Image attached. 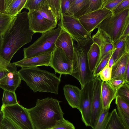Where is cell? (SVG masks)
Masks as SVG:
<instances>
[{
    "mask_svg": "<svg viewBox=\"0 0 129 129\" xmlns=\"http://www.w3.org/2000/svg\"><path fill=\"white\" fill-rule=\"evenodd\" d=\"M129 53L123 55L114 64L112 68L111 79H121L125 80V73L128 62Z\"/></svg>",
    "mask_w": 129,
    "mask_h": 129,
    "instance_id": "obj_20",
    "label": "cell"
},
{
    "mask_svg": "<svg viewBox=\"0 0 129 129\" xmlns=\"http://www.w3.org/2000/svg\"><path fill=\"white\" fill-rule=\"evenodd\" d=\"M129 25V8L120 13L111 15L103 20L96 27L103 30L114 44L122 36Z\"/></svg>",
    "mask_w": 129,
    "mask_h": 129,
    "instance_id": "obj_6",
    "label": "cell"
},
{
    "mask_svg": "<svg viewBox=\"0 0 129 129\" xmlns=\"http://www.w3.org/2000/svg\"><path fill=\"white\" fill-rule=\"evenodd\" d=\"M100 54V48L96 43H93L87 53V58L89 69L93 73L99 59Z\"/></svg>",
    "mask_w": 129,
    "mask_h": 129,
    "instance_id": "obj_24",
    "label": "cell"
},
{
    "mask_svg": "<svg viewBox=\"0 0 129 129\" xmlns=\"http://www.w3.org/2000/svg\"><path fill=\"white\" fill-rule=\"evenodd\" d=\"M47 4L57 21L62 15L60 0H47Z\"/></svg>",
    "mask_w": 129,
    "mask_h": 129,
    "instance_id": "obj_27",
    "label": "cell"
},
{
    "mask_svg": "<svg viewBox=\"0 0 129 129\" xmlns=\"http://www.w3.org/2000/svg\"><path fill=\"white\" fill-rule=\"evenodd\" d=\"M129 103V82H125L117 91V95Z\"/></svg>",
    "mask_w": 129,
    "mask_h": 129,
    "instance_id": "obj_34",
    "label": "cell"
},
{
    "mask_svg": "<svg viewBox=\"0 0 129 129\" xmlns=\"http://www.w3.org/2000/svg\"><path fill=\"white\" fill-rule=\"evenodd\" d=\"M28 16L30 29L35 33H44L54 29L57 24L43 17L37 11H29Z\"/></svg>",
    "mask_w": 129,
    "mask_h": 129,
    "instance_id": "obj_13",
    "label": "cell"
},
{
    "mask_svg": "<svg viewBox=\"0 0 129 129\" xmlns=\"http://www.w3.org/2000/svg\"><path fill=\"white\" fill-rule=\"evenodd\" d=\"M2 36V35H0V50L1 47L3 43V39Z\"/></svg>",
    "mask_w": 129,
    "mask_h": 129,
    "instance_id": "obj_50",
    "label": "cell"
},
{
    "mask_svg": "<svg viewBox=\"0 0 129 129\" xmlns=\"http://www.w3.org/2000/svg\"><path fill=\"white\" fill-rule=\"evenodd\" d=\"M128 8H129V0H123L112 11V14H117Z\"/></svg>",
    "mask_w": 129,
    "mask_h": 129,
    "instance_id": "obj_39",
    "label": "cell"
},
{
    "mask_svg": "<svg viewBox=\"0 0 129 129\" xmlns=\"http://www.w3.org/2000/svg\"><path fill=\"white\" fill-rule=\"evenodd\" d=\"M21 80L18 71L10 72L0 80V87L4 90L15 92Z\"/></svg>",
    "mask_w": 129,
    "mask_h": 129,
    "instance_id": "obj_18",
    "label": "cell"
},
{
    "mask_svg": "<svg viewBox=\"0 0 129 129\" xmlns=\"http://www.w3.org/2000/svg\"><path fill=\"white\" fill-rule=\"evenodd\" d=\"M92 39L93 43L96 44L100 49V56L96 68L102 58L114 50V44L108 35L99 28L96 33L92 35Z\"/></svg>",
    "mask_w": 129,
    "mask_h": 129,
    "instance_id": "obj_14",
    "label": "cell"
},
{
    "mask_svg": "<svg viewBox=\"0 0 129 129\" xmlns=\"http://www.w3.org/2000/svg\"><path fill=\"white\" fill-rule=\"evenodd\" d=\"M58 26L68 33L72 39L76 42L92 38V32L87 31L78 19L67 14L61 16Z\"/></svg>",
    "mask_w": 129,
    "mask_h": 129,
    "instance_id": "obj_8",
    "label": "cell"
},
{
    "mask_svg": "<svg viewBox=\"0 0 129 129\" xmlns=\"http://www.w3.org/2000/svg\"><path fill=\"white\" fill-rule=\"evenodd\" d=\"M77 42L73 40L74 53L71 75L78 80L82 88L95 78L90 70L87 58V53L93 42L91 38Z\"/></svg>",
    "mask_w": 129,
    "mask_h": 129,
    "instance_id": "obj_4",
    "label": "cell"
},
{
    "mask_svg": "<svg viewBox=\"0 0 129 129\" xmlns=\"http://www.w3.org/2000/svg\"><path fill=\"white\" fill-rule=\"evenodd\" d=\"M114 50L105 56L101 59L93 73L94 77H97L99 73L106 66L113 54Z\"/></svg>",
    "mask_w": 129,
    "mask_h": 129,
    "instance_id": "obj_32",
    "label": "cell"
},
{
    "mask_svg": "<svg viewBox=\"0 0 129 129\" xmlns=\"http://www.w3.org/2000/svg\"><path fill=\"white\" fill-rule=\"evenodd\" d=\"M110 114L109 110H103L94 129H105L110 118Z\"/></svg>",
    "mask_w": 129,
    "mask_h": 129,
    "instance_id": "obj_28",
    "label": "cell"
},
{
    "mask_svg": "<svg viewBox=\"0 0 129 129\" xmlns=\"http://www.w3.org/2000/svg\"><path fill=\"white\" fill-rule=\"evenodd\" d=\"M10 72L7 69L5 68H0V80L6 76Z\"/></svg>",
    "mask_w": 129,
    "mask_h": 129,
    "instance_id": "obj_45",
    "label": "cell"
},
{
    "mask_svg": "<svg viewBox=\"0 0 129 129\" xmlns=\"http://www.w3.org/2000/svg\"><path fill=\"white\" fill-rule=\"evenodd\" d=\"M106 82L112 89L117 91L126 82L125 80L121 79H111Z\"/></svg>",
    "mask_w": 129,
    "mask_h": 129,
    "instance_id": "obj_41",
    "label": "cell"
},
{
    "mask_svg": "<svg viewBox=\"0 0 129 129\" xmlns=\"http://www.w3.org/2000/svg\"><path fill=\"white\" fill-rule=\"evenodd\" d=\"M16 17L11 29L2 36L0 57L9 62L20 48L31 41L35 34L29 27L28 12H21Z\"/></svg>",
    "mask_w": 129,
    "mask_h": 129,
    "instance_id": "obj_1",
    "label": "cell"
},
{
    "mask_svg": "<svg viewBox=\"0 0 129 129\" xmlns=\"http://www.w3.org/2000/svg\"><path fill=\"white\" fill-rule=\"evenodd\" d=\"M71 1V0H60L62 15L67 14Z\"/></svg>",
    "mask_w": 129,
    "mask_h": 129,
    "instance_id": "obj_44",
    "label": "cell"
},
{
    "mask_svg": "<svg viewBox=\"0 0 129 129\" xmlns=\"http://www.w3.org/2000/svg\"><path fill=\"white\" fill-rule=\"evenodd\" d=\"M115 103L117 109L129 115V103L127 102L118 95H116Z\"/></svg>",
    "mask_w": 129,
    "mask_h": 129,
    "instance_id": "obj_33",
    "label": "cell"
},
{
    "mask_svg": "<svg viewBox=\"0 0 129 129\" xmlns=\"http://www.w3.org/2000/svg\"><path fill=\"white\" fill-rule=\"evenodd\" d=\"M112 13L109 10L101 9L84 15L78 19L87 31L92 32L98 25Z\"/></svg>",
    "mask_w": 129,
    "mask_h": 129,
    "instance_id": "obj_11",
    "label": "cell"
},
{
    "mask_svg": "<svg viewBox=\"0 0 129 129\" xmlns=\"http://www.w3.org/2000/svg\"><path fill=\"white\" fill-rule=\"evenodd\" d=\"M102 82L99 77H95L93 80L90 121V126L93 129L103 110L101 97Z\"/></svg>",
    "mask_w": 129,
    "mask_h": 129,
    "instance_id": "obj_10",
    "label": "cell"
},
{
    "mask_svg": "<svg viewBox=\"0 0 129 129\" xmlns=\"http://www.w3.org/2000/svg\"><path fill=\"white\" fill-rule=\"evenodd\" d=\"M55 44L57 47L60 49L69 59L72 60L74 53L73 39L68 33L62 30Z\"/></svg>",
    "mask_w": 129,
    "mask_h": 129,
    "instance_id": "obj_16",
    "label": "cell"
},
{
    "mask_svg": "<svg viewBox=\"0 0 129 129\" xmlns=\"http://www.w3.org/2000/svg\"><path fill=\"white\" fill-rule=\"evenodd\" d=\"M117 109V113L122 123L126 129H129V115Z\"/></svg>",
    "mask_w": 129,
    "mask_h": 129,
    "instance_id": "obj_40",
    "label": "cell"
},
{
    "mask_svg": "<svg viewBox=\"0 0 129 129\" xmlns=\"http://www.w3.org/2000/svg\"><path fill=\"white\" fill-rule=\"evenodd\" d=\"M21 79L34 92H50L58 94L60 77L38 67L21 68L18 71Z\"/></svg>",
    "mask_w": 129,
    "mask_h": 129,
    "instance_id": "obj_3",
    "label": "cell"
},
{
    "mask_svg": "<svg viewBox=\"0 0 129 129\" xmlns=\"http://www.w3.org/2000/svg\"><path fill=\"white\" fill-rule=\"evenodd\" d=\"M129 35V25L125 28L122 36Z\"/></svg>",
    "mask_w": 129,
    "mask_h": 129,
    "instance_id": "obj_48",
    "label": "cell"
},
{
    "mask_svg": "<svg viewBox=\"0 0 129 129\" xmlns=\"http://www.w3.org/2000/svg\"><path fill=\"white\" fill-rule=\"evenodd\" d=\"M93 80L87 83L81 88L79 110L83 122L86 126H90L91 105L93 91Z\"/></svg>",
    "mask_w": 129,
    "mask_h": 129,
    "instance_id": "obj_9",
    "label": "cell"
},
{
    "mask_svg": "<svg viewBox=\"0 0 129 129\" xmlns=\"http://www.w3.org/2000/svg\"><path fill=\"white\" fill-rule=\"evenodd\" d=\"M36 11L46 19L57 24L58 21L51 11L47 3L46 5L42 7L41 9Z\"/></svg>",
    "mask_w": 129,
    "mask_h": 129,
    "instance_id": "obj_31",
    "label": "cell"
},
{
    "mask_svg": "<svg viewBox=\"0 0 129 129\" xmlns=\"http://www.w3.org/2000/svg\"><path fill=\"white\" fill-rule=\"evenodd\" d=\"M123 0H103L102 9H105L111 11Z\"/></svg>",
    "mask_w": 129,
    "mask_h": 129,
    "instance_id": "obj_38",
    "label": "cell"
},
{
    "mask_svg": "<svg viewBox=\"0 0 129 129\" xmlns=\"http://www.w3.org/2000/svg\"><path fill=\"white\" fill-rule=\"evenodd\" d=\"M88 7L84 15L102 9L103 0H89Z\"/></svg>",
    "mask_w": 129,
    "mask_h": 129,
    "instance_id": "obj_35",
    "label": "cell"
},
{
    "mask_svg": "<svg viewBox=\"0 0 129 129\" xmlns=\"http://www.w3.org/2000/svg\"><path fill=\"white\" fill-rule=\"evenodd\" d=\"M27 0H3L0 12L16 16L24 8Z\"/></svg>",
    "mask_w": 129,
    "mask_h": 129,
    "instance_id": "obj_19",
    "label": "cell"
},
{
    "mask_svg": "<svg viewBox=\"0 0 129 129\" xmlns=\"http://www.w3.org/2000/svg\"><path fill=\"white\" fill-rule=\"evenodd\" d=\"M3 114L1 110H0V127L1 122L3 118Z\"/></svg>",
    "mask_w": 129,
    "mask_h": 129,
    "instance_id": "obj_49",
    "label": "cell"
},
{
    "mask_svg": "<svg viewBox=\"0 0 129 129\" xmlns=\"http://www.w3.org/2000/svg\"><path fill=\"white\" fill-rule=\"evenodd\" d=\"M52 53L27 59H23L12 63L16 67L30 68L41 66H50Z\"/></svg>",
    "mask_w": 129,
    "mask_h": 129,
    "instance_id": "obj_15",
    "label": "cell"
},
{
    "mask_svg": "<svg viewBox=\"0 0 129 129\" xmlns=\"http://www.w3.org/2000/svg\"><path fill=\"white\" fill-rule=\"evenodd\" d=\"M0 129H19L10 119L4 116L1 122Z\"/></svg>",
    "mask_w": 129,
    "mask_h": 129,
    "instance_id": "obj_37",
    "label": "cell"
},
{
    "mask_svg": "<svg viewBox=\"0 0 129 129\" xmlns=\"http://www.w3.org/2000/svg\"><path fill=\"white\" fill-rule=\"evenodd\" d=\"M16 17L0 12V35H3L8 32L12 27Z\"/></svg>",
    "mask_w": 129,
    "mask_h": 129,
    "instance_id": "obj_25",
    "label": "cell"
},
{
    "mask_svg": "<svg viewBox=\"0 0 129 129\" xmlns=\"http://www.w3.org/2000/svg\"><path fill=\"white\" fill-rule=\"evenodd\" d=\"M108 65L110 68H112L114 63V61L112 57L111 56L108 62Z\"/></svg>",
    "mask_w": 129,
    "mask_h": 129,
    "instance_id": "obj_47",
    "label": "cell"
},
{
    "mask_svg": "<svg viewBox=\"0 0 129 129\" xmlns=\"http://www.w3.org/2000/svg\"><path fill=\"white\" fill-rule=\"evenodd\" d=\"M3 105L10 106L18 103L16 94L15 92L4 90L2 98Z\"/></svg>",
    "mask_w": 129,
    "mask_h": 129,
    "instance_id": "obj_29",
    "label": "cell"
},
{
    "mask_svg": "<svg viewBox=\"0 0 129 129\" xmlns=\"http://www.w3.org/2000/svg\"><path fill=\"white\" fill-rule=\"evenodd\" d=\"M129 35L122 36L114 44L112 55L114 63L124 54L129 53Z\"/></svg>",
    "mask_w": 129,
    "mask_h": 129,
    "instance_id": "obj_22",
    "label": "cell"
},
{
    "mask_svg": "<svg viewBox=\"0 0 129 129\" xmlns=\"http://www.w3.org/2000/svg\"><path fill=\"white\" fill-rule=\"evenodd\" d=\"M111 74L112 68L109 67L108 63L99 73L97 77H99L102 81H106L111 80Z\"/></svg>",
    "mask_w": 129,
    "mask_h": 129,
    "instance_id": "obj_36",
    "label": "cell"
},
{
    "mask_svg": "<svg viewBox=\"0 0 129 129\" xmlns=\"http://www.w3.org/2000/svg\"><path fill=\"white\" fill-rule=\"evenodd\" d=\"M59 27L42 34L41 36L28 47L24 48L23 59L53 53L56 48L55 43L62 31Z\"/></svg>",
    "mask_w": 129,
    "mask_h": 129,
    "instance_id": "obj_5",
    "label": "cell"
},
{
    "mask_svg": "<svg viewBox=\"0 0 129 129\" xmlns=\"http://www.w3.org/2000/svg\"><path fill=\"white\" fill-rule=\"evenodd\" d=\"M47 3V0H27L24 8L29 11L37 10L41 9Z\"/></svg>",
    "mask_w": 129,
    "mask_h": 129,
    "instance_id": "obj_30",
    "label": "cell"
},
{
    "mask_svg": "<svg viewBox=\"0 0 129 129\" xmlns=\"http://www.w3.org/2000/svg\"><path fill=\"white\" fill-rule=\"evenodd\" d=\"M64 94L69 105L79 110L81 98V91L77 87L66 84L63 87Z\"/></svg>",
    "mask_w": 129,
    "mask_h": 129,
    "instance_id": "obj_17",
    "label": "cell"
},
{
    "mask_svg": "<svg viewBox=\"0 0 129 129\" xmlns=\"http://www.w3.org/2000/svg\"><path fill=\"white\" fill-rule=\"evenodd\" d=\"M5 68L10 72L17 71L16 66L12 63L9 62L0 57V68Z\"/></svg>",
    "mask_w": 129,
    "mask_h": 129,
    "instance_id": "obj_43",
    "label": "cell"
},
{
    "mask_svg": "<svg viewBox=\"0 0 129 129\" xmlns=\"http://www.w3.org/2000/svg\"><path fill=\"white\" fill-rule=\"evenodd\" d=\"M89 0H71L67 14L78 19L88 8Z\"/></svg>",
    "mask_w": 129,
    "mask_h": 129,
    "instance_id": "obj_23",
    "label": "cell"
},
{
    "mask_svg": "<svg viewBox=\"0 0 129 129\" xmlns=\"http://www.w3.org/2000/svg\"><path fill=\"white\" fill-rule=\"evenodd\" d=\"M72 60L69 59L60 48L56 47L52 53L50 66L55 73L60 74L71 75L72 70Z\"/></svg>",
    "mask_w": 129,
    "mask_h": 129,
    "instance_id": "obj_12",
    "label": "cell"
},
{
    "mask_svg": "<svg viewBox=\"0 0 129 129\" xmlns=\"http://www.w3.org/2000/svg\"><path fill=\"white\" fill-rule=\"evenodd\" d=\"M60 102L51 97L38 99L35 106L26 108L34 129H50L65 119Z\"/></svg>",
    "mask_w": 129,
    "mask_h": 129,
    "instance_id": "obj_2",
    "label": "cell"
},
{
    "mask_svg": "<svg viewBox=\"0 0 129 129\" xmlns=\"http://www.w3.org/2000/svg\"><path fill=\"white\" fill-rule=\"evenodd\" d=\"M124 80L126 82H129V61L128 62L125 71Z\"/></svg>",
    "mask_w": 129,
    "mask_h": 129,
    "instance_id": "obj_46",
    "label": "cell"
},
{
    "mask_svg": "<svg viewBox=\"0 0 129 129\" xmlns=\"http://www.w3.org/2000/svg\"><path fill=\"white\" fill-rule=\"evenodd\" d=\"M111 113L110 116L105 129H126L121 121L116 109Z\"/></svg>",
    "mask_w": 129,
    "mask_h": 129,
    "instance_id": "obj_26",
    "label": "cell"
},
{
    "mask_svg": "<svg viewBox=\"0 0 129 129\" xmlns=\"http://www.w3.org/2000/svg\"><path fill=\"white\" fill-rule=\"evenodd\" d=\"M1 110L4 116L10 119L19 129H34L26 108L18 103L10 106L2 105Z\"/></svg>",
    "mask_w": 129,
    "mask_h": 129,
    "instance_id": "obj_7",
    "label": "cell"
},
{
    "mask_svg": "<svg viewBox=\"0 0 129 129\" xmlns=\"http://www.w3.org/2000/svg\"><path fill=\"white\" fill-rule=\"evenodd\" d=\"M49 129H75V128L72 123L65 119L58 125Z\"/></svg>",
    "mask_w": 129,
    "mask_h": 129,
    "instance_id": "obj_42",
    "label": "cell"
},
{
    "mask_svg": "<svg viewBox=\"0 0 129 129\" xmlns=\"http://www.w3.org/2000/svg\"><path fill=\"white\" fill-rule=\"evenodd\" d=\"M117 95V91L112 89L106 81H102L101 97L103 110H109L112 101Z\"/></svg>",
    "mask_w": 129,
    "mask_h": 129,
    "instance_id": "obj_21",
    "label": "cell"
}]
</instances>
